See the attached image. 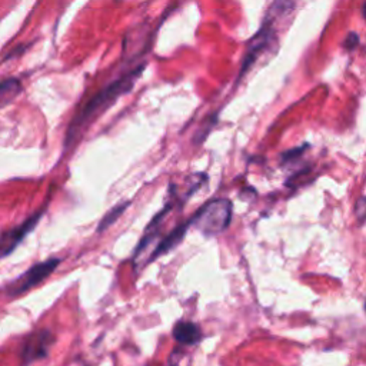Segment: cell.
I'll return each instance as SVG.
<instances>
[{"instance_id":"14","label":"cell","mask_w":366,"mask_h":366,"mask_svg":"<svg viewBox=\"0 0 366 366\" xmlns=\"http://www.w3.org/2000/svg\"><path fill=\"white\" fill-rule=\"evenodd\" d=\"M363 18H365V20H366V4H365V6H363Z\"/></svg>"},{"instance_id":"12","label":"cell","mask_w":366,"mask_h":366,"mask_svg":"<svg viewBox=\"0 0 366 366\" xmlns=\"http://www.w3.org/2000/svg\"><path fill=\"white\" fill-rule=\"evenodd\" d=\"M355 214L358 218V222L362 225L366 222V196H360L355 206Z\"/></svg>"},{"instance_id":"13","label":"cell","mask_w":366,"mask_h":366,"mask_svg":"<svg viewBox=\"0 0 366 366\" xmlns=\"http://www.w3.org/2000/svg\"><path fill=\"white\" fill-rule=\"evenodd\" d=\"M359 43V39H358V36L355 35V33H350L348 37H346V40H345V47L346 49H349V50H352V49H355L356 47V44Z\"/></svg>"},{"instance_id":"15","label":"cell","mask_w":366,"mask_h":366,"mask_svg":"<svg viewBox=\"0 0 366 366\" xmlns=\"http://www.w3.org/2000/svg\"><path fill=\"white\" fill-rule=\"evenodd\" d=\"M365 310H366V302H365Z\"/></svg>"},{"instance_id":"6","label":"cell","mask_w":366,"mask_h":366,"mask_svg":"<svg viewBox=\"0 0 366 366\" xmlns=\"http://www.w3.org/2000/svg\"><path fill=\"white\" fill-rule=\"evenodd\" d=\"M55 343V336L49 331H40L28 338L22 348V359L25 363H32L44 359L49 355L50 348Z\"/></svg>"},{"instance_id":"2","label":"cell","mask_w":366,"mask_h":366,"mask_svg":"<svg viewBox=\"0 0 366 366\" xmlns=\"http://www.w3.org/2000/svg\"><path fill=\"white\" fill-rule=\"evenodd\" d=\"M232 215V202L226 197H219L205 203L190 218V224L205 236H216L231 226Z\"/></svg>"},{"instance_id":"9","label":"cell","mask_w":366,"mask_h":366,"mask_svg":"<svg viewBox=\"0 0 366 366\" xmlns=\"http://www.w3.org/2000/svg\"><path fill=\"white\" fill-rule=\"evenodd\" d=\"M22 92L23 86L19 79L11 78L4 80L2 86H0V103H2V106H8V104L12 103V100H15Z\"/></svg>"},{"instance_id":"4","label":"cell","mask_w":366,"mask_h":366,"mask_svg":"<svg viewBox=\"0 0 366 366\" xmlns=\"http://www.w3.org/2000/svg\"><path fill=\"white\" fill-rule=\"evenodd\" d=\"M275 16L272 13H268L262 28L260 30L250 39L245 58L242 61V68H240V75L239 79L249 71V68L253 66V63L256 62V59L259 58V55L274 42L275 36H274V22H275Z\"/></svg>"},{"instance_id":"11","label":"cell","mask_w":366,"mask_h":366,"mask_svg":"<svg viewBox=\"0 0 366 366\" xmlns=\"http://www.w3.org/2000/svg\"><path fill=\"white\" fill-rule=\"evenodd\" d=\"M307 146H309V145H303V146H300V147H295V149H292V150L285 152V153L282 154V162H283V164H289V162L296 161V159L299 158V156H302V154L305 153V150H306Z\"/></svg>"},{"instance_id":"5","label":"cell","mask_w":366,"mask_h":366,"mask_svg":"<svg viewBox=\"0 0 366 366\" xmlns=\"http://www.w3.org/2000/svg\"><path fill=\"white\" fill-rule=\"evenodd\" d=\"M44 211H39L35 215H32L30 218H28L23 224H20L19 226L4 232L2 235V240H0V250H2V257L9 256L22 242L23 239L35 231V228L37 226V224L40 222L42 216H43Z\"/></svg>"},{"instance_id":"8","label":"cell","mask_w":366,"mask_h":366,"mask_svg":"<svg viewBox=\"0 0 366 366\" xmlns=\"http://www.w3.org/2000/svg\"><path fill=\"white\" fill-rule=\"evenodd\" d=\"M172 334H173L175 341L181 345H185V346L197 345L203 338L200 328L196 324L189 322V321L176 322Z\"/></svg>"},{"instance_id":"1","label":"cell","mask_w":366,"mask_h":366,"mask_svg":"<svg viewBox=\"0 0 366 366\" xmlns=\"http://www.w3.org/2000/svg\"><path fill=\"white\" fill-rule=\"evenodd\" d=\"M143 71H145V63L125 73L123 76H121L119 79L108 85L103 90L96 93L69 123L65 147L68 149L78 139V136L87 128V125L92 121H94L102 112L108 111L121 96L129 93L133 89L136 80L143 73Z\"/></svg>"},{"instance_id":"7","label":"cell","mask_w":366,"mask_h":366,"mask_svg":"<svg viewBox=\"0 0 366 366\" xmlns=\"http://www.w3.org/2000/svg\"><path fill=\"white\" fill-rule=\"evenodd\" d=\"M190 219L185 224H181L178 228H175L169 235H166L161 242L159 245L154 248V250L152 252V256L147 259V264L153 262V260L158 259L159 256L162 255H166L168 252H171L172 249H175L185 238V235L188 233V229L190 228Z\"/></svg>"},{"instance_id":"3","label":"cell","mask_w":366,"mask_h":366,"mask_svg":"<svg viewBox=\"0 0 366 366\" xmlns=\"http://www.w3.org/2000/svg\"><path fill=\"white\" fill-rule=\"evenodd\" d=\"M61 262H62L61 257H50L47 260H43V262L30 267L26 272H23L20 276H18L11 283H8V286L5 288L8 298L15 299L26 293L28 291L33 289L44 279H47L51 275V272L61 265Z\"/></svg>"},{"instance_id":"10","label":"cell","mask_w":366,"mask_h":366,"mask_svg":"<svg viewBox=\"0 0 366 366\" xmlns=\"http://www.w3.org/2000/svg\"><path fill=\"white\" fill-rule=\"evenodd\" d=\"M129 205H130V202H123V203H121V205L112 207L111 211H109L106 215H104L103 219L99 222L96 232H97V233H102V232H104L106 229H109V228L122 216V214L129 207Z\"/></svg>"}]
</instances>
